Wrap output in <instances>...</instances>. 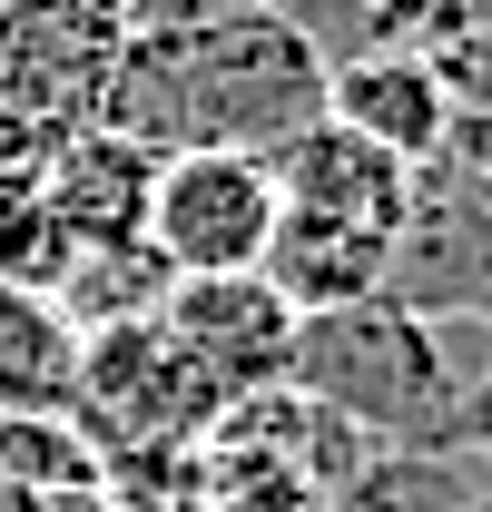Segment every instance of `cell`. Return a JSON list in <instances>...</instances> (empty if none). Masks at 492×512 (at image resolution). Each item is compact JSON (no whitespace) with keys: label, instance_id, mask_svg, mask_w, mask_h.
Here are the masks:
<instances>
[{"label":"cell","instance_id":"obj_6","mask_svg":"<svg viewBox=\"0 0 492 512\" xmlns=\"http://www.w3.org/2000/svg\"><path fill=\"white\" fill-rule=\"evenodd\" d=\"M168 345H178L187 365L207 375L217 404H246V394H266V384H286V355H296V306L246 266V276H178L168 286Z\"/></svg>","mask_w":492,"mask_h":512},{"label":"cell","instance_id":"obj_4","mask_svg":"<svg viewBox=\"0 0 492 512\" xmlns=\"http://www.w3.org/2000/svg\"><path fill=\"white\" fill-rule=\"evenodd\" d=\"M492 296V178H473L453 148L414 168L404 188V217L384 237V306L404 316H483Z\"/></svg>","mask_w":492,"mask_h":512},{"label":"cell","instance_id":"obj_14","mask_svg":"<svg viewBox=\"0 0 492 512\" xmlns=\"http://www.w3.org/2000/svg\"><path fill=\"white\" fill-rule=\"evenodd\" d=\"M69 237L60 217H50V197H40V178L30 168H0V286H30V296H50L69 276Z\"/></svg>","mask_w":492,"mask_h":512},{"label":"cell","instance_id":"obj_11","mask_svg":"<svg viewBox=\"0 0 492 512\" xmlns=\"http://www.w3.org/2000/svg\"><path fill=\"white\" fill-rule=\"evenodd\" d=\"M69 394H79V325L30 286H0V414H69Z\"/></svg>","mask_w":492,"mask_h":512},{"label":"cell","instance_id":"obj_13","mask_svg":"<svg viewBox=\"0 0 492 512\" xmlns=\"http://www.w3.org/2000/svg\"><path fill=\"white\" fill-rule=\"evenodd\" d=\"M168 266L148 247H79L69 256V276L50 286V306H60L79 335H99V325H138V316H158L168 306Z\"/></svg>","mask_w":492,"mask_h":512},{"label":"cell","instance_id":"obj_5","mask_svg":"<svg viewBox=\"0 0 492 512\" xmlns=\"http://www.w3.org/2000/svg\"><path fill=\"white\" fill-rule=\"evenodd\" d=\"M266 237H276V178H266V158H237V148H178V158H158L138 247L158 256L168 276H246L266 256Z\"/></svg>","mask_w":492,"mask_h":512},{"label":"cell","instance_id":"obj_16","mask_svg":"<svg viewBox=\"0 0 492 512\" xmlns=\"http://www.w3.org/2000/svg\"><path fill=\"white\" fill-rule=\"evenodd\" d=\"M473 178H492V109H453V138H443Z\"/></svg>","mask_w":492,"mask_h":512},{"label":"cell","instance_id":"obj_17","mask_svg":"<svg viewBox=\"0 0 492 512\" xmlns=\"http://www.w3.org/2000/svg\"><path fill=\"white\" fill-rule=\"evenodd\" d=\"M40 512H119L109 493H69V503H40Z\"/></svg>","mask_w":492,"mask_h":512},{"label":"cell","instance_id":"obj_2","mask_svg":"<svg viewBox=\"0 0 492 512\" xmlns=\"http://www.w3.org/2000/svg\"><path fill=\"white\" fill-rule=\"evenodd\" d=\"M286 384L325 414H345L384 453H463V394H453V365H443L433 325L384 306V296L335 306V316H296Z\"/></svg>","mask_w":492,"mask_h":512},{"label":"cell","instance_id":"obj_12","mask_svg":"<svg viewBox=\"0 0 492 512\" xmlns=\"http://www.w3.org/2000/svg\"><path fill=\"white\" fill-rule=\"evenodd\" d=\"M492 493V463L473 453H374L325 512H473Z\"/></svg>","mask_w":492,"mask_h":512},{"label":"cell","instance_id":"obj_1","mask_svg":"<svg viewBox=\"0 0 492 512\" xmlns=\"http://www.w3.org/2000/svg\"><path fill=\"white\" fill-rule=\"evenodd\" d=\"M89 119L138 138L148 158L178 148H237V158H276L286 138H306L325 119V50L286 10H227L197 30H128Z\"/></svg>","mask_w":492,"mask_h":512},{"label":"cell","instance_id":"obj_15","mask_svg":"<svg viewBox=\"0 0 492 512\" xmlns=\"http://www.w3.org/2000/svg\"><path fill=\"white\" fill-rule=\"evenodd\" d=\"M227 10H246V0H119L128 30H197V20H227Z\"/></svg>","mask_w":492,"mask_h":512},{"label":"cell","instance_id":"obj_20","mask_svg":"<svg viewBox=\"0 0 492 512\" xmlns=\"http://www.w3.org/2000/svg\"><path fill=\"white\" fill-rule=\"evenodd\" d=\"M483 325H492V296H483Z\"/></svg>","mask_w":492,"mask_h":512},{"label":"cell","instance_id":"obj_8","mask_svg":"<svg viewBox=\"0 0 492 512\" xmlns=\"http://www.w3.org/2000/svg\"><path fill=\"white\" fill-rule=\"evenodd\" d=\"M30 178H40V197H50V217H60L69 247H138V227H148V188H158V158H148L138 138H119V128L79 119Z\"/></svg>","mask_w":492,"mask_h":512},{"label":"cell","instance_id":"obj_9","mask_svg":"<svg viewBox=\"0 0 492 512\" xmlns=\"http://www.w3.org/2000/svg\"><path fill=\"white\" fill-rule=\"evenodd\" d=\"M325 119L424 168L453 138V89L433 79L424 50H345V60H325Z\"/></svg>","mask_w":492,"mask_h":512},{"label":"cell","instance_id":"obj_18","mask_svg":"<svg viewBox=\"0 0 492 512\" xmlns=\"http://www.w3.org/2000/svg\"><path fill=\"white\" fill-rule=\"evenodd\" d=\"M256 10H286V20H296V30H306V10H315V0H256Z\"/></svg>","mask_w":492,"mask_h":512},{"label":"cell","instance_id":"obj_10","mask_svg":"<svg viewBox=\"0 0 492 512\" xmlns=\"http://www.w3.org/2000/svg\"><path fill=\"white\" fill-rule=\"evenodd\" d=\"M256 276H266L296 316L374 306V296H384V237H355V227H325V217H286V207H276V237L256 256Z\"/></svg>","mask_w":492,"mask_h":512},{"label":"cell","instance_id":"obj_19","mask_svg":"<svg viewBox=\"0 0 492 512\" xmlns=\"http://www.w3.org/2000/svg\"><path fill=\"white\" fill-rule=\"evenodd\" d=\"M473 512H492V493H483V503H473Z\"/></svg>","mask_w":492,"mask_h":512},{"label":"cell","instance_id":"obj_7","mask_svg":"<svg viewBox=\"0 0 492 512\" xmlns=\"http://www.w3.org/2000/svg\"><path fill=\"white\" fill-rule=\"evenodd\" d=\"M266 178H276V207L286 217H325V227H355V237H394L404 188H414V168L394 148H374V138H355V128H335V119H315L306 138H286L266 158Z\"/></svg>","mask_w":492,"mask_h":512},{"label":"cell","instance_id":"obj_21","mask_svg":"<svg viewBox=\"0 0 492 512\" xmlns=\"http://www.w3.org/2000/svg\"><path fill=\"white\" fill-rule=\"evenodd\" d=\"M187 512H197V503H187Z\"/></svg>","mask_w":492,"mask_h":512},{"label":"cell","instance_id":"obj_3","mask_svg":"<svg viewBox=\"0 0 492 512\" xmlns=\"http://www.w3.org/2000/svg\"><path fill=\"white\" fill-rule=\"evenodd\" d=\"M217 414H227V404H217L207 375L168 345V325H158V316L79 335V394H69V424L89 434L99 463H119V453H187V444H207Z\"/></svg>","mask_w":492,"mask_h":512}]
</instances>
